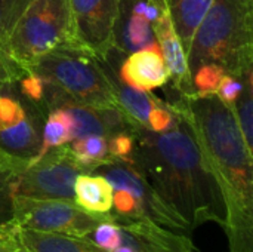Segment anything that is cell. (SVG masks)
<instances>
[{"mask_svg": "<svg viewBox=\"0 0 253 252\" xmlns=\"http://www.w3.org/2000/svg\"><path fill=\"white\" fill-rule=\"evenodd\" d=\"M176 119L165 132L136 125L127 159L159 196L188 224L191 232L206 223L225 226L221 190L188 123Z\"/></svg>", "mask_w": 253, "mask_h": 252, "instance_id": "obj_1", "label": "cell"}, {"mask_svg": "<svg viewBox=\"0 0 253 252\" xmlns=\"http://www.w3.org/2000/svg\"><path fill=\"white\" fill-rule=\"evenodd\" d=\"M191 128L225 205L228 252H253V153L233 110L215 94L169 104Z\"/></svg>", "mask_w": 253, "mask_h": 252, "instance_id": "obj_2", "label": "cell"}, {"mask_svg": "<svg viewBox=\"0 0 253 252\" xmlns=\"http://www.w3.org/2000/svg\"><path fill=\"white\" fill-rule=\"evenodd\" d=\"M252 61L253 0H212L187 53L190 73L202 64H218L242 79Z\"/></svg>", "mask_w": 253, "mask_h": 252, "instance_id": "obj_3", "label": "cell"}, {"mask_svg": "<svg viewBox=\"0 0 253 252\" xmlns=\"http://www.w3.org/2000/svg\"><path fill=\"white\" fill-rule=\"evenodd\" d=\"M101 62L83 48H58L33 61L28 73L37 74L44 88L53 92V97L44 100L46 105L53 107L61 100L93 108L119 105L114 77Z\"/></svg>", "mask_w": 253, "mask_h": 252, "instance_id": "obj_4", "label": "cell"}, {"mask_svg": "<svg viewBox=\"0 0 253 252\" xmlns=\"http://www.w3.org/2000/svg\"><path fill=\"white\" fill-rule=\"evenodd\" d=\"M58 48H82L70 0H30L10 31L7 53L28 73L33 61Z\"/></svg>", "mask_w": 253, "mask_h": 252, "instance_id": "obj_5", "label": "cell"}, {"mask_svg": "<svg viewBox=\"0 0 253 252\" xmlns=\"http://www.w3.org/2000/svg\"><path fill=\"white\" fill-rule=\"evenodd\" d=\"M113 186L111 212L125 220L153 221L175 232H191L188 224L159 196L144 175L129 162L108 159L92 171Z\"/></svg>", "mask_w": 253, "mask_h": 252, "instance_id": "obj_6", "label": "cell"}, {"mask_svg": "<svg viewBox=\"0 0 253 252\" xmlns=\"http://www.w3.org/2000/svg\"><path fill=\"white\" fill-rule=\"evenodd\" d=\"M86 239L105 252H199L181 232L153 221L119 218L114 214L99 223Z\"/></svg>", "mask_w": 253, "mask_h": 252, "instance_id": "obj_7", "label": "cell"}, {"mask_svg": "<svg viewBox=\"0 0 253 252\" xmlns=\"http://www.w3.org/2000/svg\"><path fill=\"white\" fill-rule=\"evenodd\" d=\"M110 214H92L74 201L36 199L13 196L9 203L7 221L21 229L86 238Z\"/></svg>", "mask_w": 253, "mask_h": 252, "instance_id": "obj_8", "label": "cell"}, {"mask_svg": "<svg viewBox=\"0 0 253 252\" xmlns=\"http://www.w3.org/2000/svg\"><path fill=\"white\" fill-rule=\"evenodd\" d=\"M70 4L79 45L99 61H107L116 49L123 0H70Z\"/></svg>", "mask_w": 253, "mask_h": 252, "instance_id": "obj_9", "label": "cell"}, {"mask_svg": "<svg viewBox=\"0 0 253 252\" xmlns=\"http://www.w3.org/2000/svg\"><path fill=\"white\" fill-rule=\"evenodd\" d=\"M151 30L154 34V40L163 55L173 88H176L182 97L194 95L196 92L187 62V53L173 27L170 9L163 10L157 16V19L151 22Z\"/></svg>", "mask_w": 253, "mask_h": 252, "instance_id": "obj_10", "label": "cell"}, {"mask_svg": "<svg viewBox=\"0 0 253 252\" xmlns=\"http://www.w3.org/2000/svg\"><path fill=\"white\" fill-rule=\"evenodd\" d=\"M0 244H13L28 252H105L86 238L21 229L7 220L0 223Z\"/></svg>", "mask_w": 253, "mask_h": 252, "instance_id": "obj_11", "label": "cell"}, {"mask_svg": "<svg viewBox=\"0 0 253 252\" xmlns=\"http://www.w3.org/2000/svg\"><path fill=\"white\" fill-rule=\"evenodd\" d=\"M43 123L40 108L27 107L21 120L0 131V151L10 157L33 162L42 149Z\"/></svg>", "mask_w": 253, "mask_h": 252, "instance_id": "obj_12", "label": "cell"}, {"mask_svg": "<svg viewBox=\"0 0 253 252\" xmlns=\"http://www.w3.org/2000/svg\"><path fill=\"white\" fill-rule=\"evenodd\" d=\"M120 80L142 91H153L168 83L169 71L156 42L127 56L120 68Z\"/></svg>", "mask_w": 253, "mask_h": 252, "instance_id": "obj_13", "label": "cell"}, {"mask_svg": "<svg viewBox=\"0 0 253 252\" xmlns=\"http://www.w3.org/2000/svg\"><path fill=\"white\" fill-rule=\"evenodd\" d=\"M74 202L92 214H110L113 209V186L99 174H80L74 181Z\"/></svg>", "mask_w": 253, "mask_h": 252, "instance_id": "obj_14", "label": "cell"}, {"mask_svg": "<svg viewBox=\"0 0 253 252\" xmlns=\"http://www.w3.org/2000/svg\"><path fill=\"white\" fill-rule=\"evenodd\" d=\"M212 0H169L173 27L185 53H188L193 36L205 13L208 12Z\"/></svg>", "mask_w": 253, "mask_h": 252, "instance_id": "obj_15", "label": "cell"}, {"mask_svg": "<svg viewBox=\"0 0 253 252\" xmlns=\"http://www.w3.org/2000/svg\"><path fill=\"white\" fill-rule=\"evenodd\" d=\"M116 100L120 108L127 114L130 120L136 125L148 128V116L157 98L150 94V91H142L135 86H130L125 82L114 79Z\"/></svg>", "mask_w": 253, "mask_h": 252, "instance_id": "obj_16", "label": "cell"}, {"mask_svg": "<svg viewBox=\"0 0 253 252\" xmlns=\"http://www.w3.org/2000/svg\"><path fill=\"white\" fill-rule=\"evenodd\" d=\"M52 108H64L70 113L73 122V140L83 138L87 135H102L105 138L108 137L96 108L65 100L56 101Z\"/></svg>", "mask_w": 253, "mask_h": 252, "instance_id": "obj_17", "label": "cell"}, {"mask_svg": "<svg viewBox=\"0 0 253 252\" xmlns=\"http://www.w3.org/2000/svg\"><path fill=\"white\" fill-rule=\"evenodd\" d=\"M71 140H73V122L70 113L64 108H52L47 114L46 122L43 123L42 149L37 157L43 156L50 149L68 144Z\"/></svg>", "mask_w": 253, "mask_h": 252, "instance_id": "obj_18", "label": "cell"}, {"mask_svg": "<svg viewBox=\"0 0 253 252\" xmlns=\"http://www.w3.org/2000/svg\"><path fill=\"white\" fill-rule=\"evenodd\" d=\"M68 146L76 160L86 174H90L95 168L110 159L108 140L102 135H87L83 138H77L70 141Z\"/></svg>", "mask_w": 253, "mask_h": 252, "instance_id": "obj_19", "label": "cell"}, {"mask_svg": "<svg viewBox=\"0 0 253 252\" xmlns=\"http://www.w3.org/2000/svg\"><path fill=\"white\" fill-rule=\"evenodd\" d=\"M252 70L246 73L240 80L243 82V89L237 97L234 105L231 107L237 125L243 134L248 149L253 153V82Z\"/></svg>", "mask_w": 253, "mask_h": 252, "instance_id": "obj_20", "label": "cell"}, {"mask_svg": "<svg viewBox=\"0 0 253 252\" xmlns=\"http://www.w3.org/2000/svg\"><path fill=\"white\" fill-rule=\"evenodd\" d=\"M154 42V34L148 19L144 15L132 12L123 30V43L119 45V48H123L122 50L132 53Z\"/></svg>", "mask_w": 253, "mask_h": 252, "instance_id": "obj_21", "label": "cell"}, {"mask_svg": "<svg viewBox=\"0 0 253 252\" xmlns=\"http://www.w3.org/2000/svg\"><path fill=\"white\" fill-rule=\"evenodd\" d=\"M30 0H0V52L7 53L10 31ZM10 56V55H9ZM12 58V56H10ZM13 59V58H12Z\"/></svg>", "mask_w": 253, "mask_h": 252, "instance_id": "obj_22", "label": "cell"}, {"mask_svg": "<svg viewBox=\"0 0 253 252\" xmlns=\"http://www.w3.org/2000/svg\"><path fill=\"white\" fill-rule=\"evenodd\" d=\"M227 74L225 70L218 64H202L191 73V80L194 92L199 95L216 94L218 85L222 76Z\"/></svg>", "mask_w": 253, "mask_h": 252, "instance_id": "obj_23", "label": "cell"}, {"mask_svg": "<svg viewBox=\"0 0 253 252\" xmlns=\"http://www.w3.org/2000/svg\"><path fill=\"white\" fill-rule=\"evenodd\" d=\"M27 105L15 97L0 94V131L15 125L25 114Z\"/></svg>", "mask_w": 253, "mask_h": 252, "instance_id": "obj_24", "label": "cell"}, {"mask_svg": "<svg viewBox=\"0 0 253 252\" xmlns=\"http://www.w3.org/2000/svg\"><path fill=\"white\" fill-rule=\"evenodd\" d=\"M28 73L9 55L0 52V94L6 91V88L18 83Z\"/></svg>", "mask_w": 253, "mask_h": 252, "instance_id": "obj_25", "label": "cell"}, {"mask_svg": "<svg viewBox=\"0 0 253 252\" xmlns=\"http://www.w3.org/2000/svg\"><path fill=\"white\" fill-rule=\"evenodd\" d=\"M176 116L170 110L169 104H163L162 101L157 100L148 116V129L153 132H165L169 128H172Z\"/></svg>", "mask_w": 253, "mask_h": 252, "instance_id": "obj_26", "label": "cell"}, {"mask_svg": "<svg viewBox=\"0 0 253 252\" xmlns=\"http://www.w3.org/2000/svg\"><path fill=\"white\" fill-rule=\"evenodd\" d=\"M108 140V156L111 159L127 160L133 150V135L130 132H120L111 135Z\"/></svg>", "mask_w": 253, "mask_h": 252, "instance_id": "obj_27", "label": "cell"}, {"mask_svg": "<svg viewBox=\"0 0 253 252\" xmlns=\"http://www.w3.org/2000/svg\"><path fill=\"white\" fill-rule=\"evenodd\" d=\"M19 86H21V94L31 102L34 104H43L44 102V83L43 80L34 74V73H28L27 76H24L19 80Z\"/></svg>", "mask_w": 253, "mask_h": 252, "instance_id": "obj_28", "label": "cell"}, {"mask_svg": "<svg viewBox=\"0 0 253 252\" xmlns=\"http://www.w3.org/2000/svg\"><path fill=\"white\" fill-rule=\"evenodd\" d=\"M242 89H243V82L240 79H236L230 74H224L218 85L215 95L231 108L234 105L237 97L240 95Z\"/></svg>", "mask_w": 253, "mask_h": 252, "instance_id": "obj_29", "label": "cell"}, {"mask_svg": "<svg viewBox=\"0 0 253 252\" xmlns=\"http://www.w3.org/2000/svg\"><path fill=\"white\" fill-rule=\"evenodd\" d=\"M0 245H3L7 250H10V252H28L25 251V250H22V248H19V247H16V245H13V244H0Z\"/></svg>", "mask_w": 253, "mask_h": 252, "instance_id": "obj_30", "label": "cell"}, {"mask_svg": "<svg viewBox=\"0 0 253 252\" xmlns=\"http://www.w3.org/2000/svg\"><path fill=\"white\" fill-rule=\"evenodd\" d=\"M0 252H10V250H7L6 247H3V245H0Z\"/></svg>", "mask_w": 253, "mask_h": 252, "instance_id": "obj_31", "label": "cell"}]
</instances>
